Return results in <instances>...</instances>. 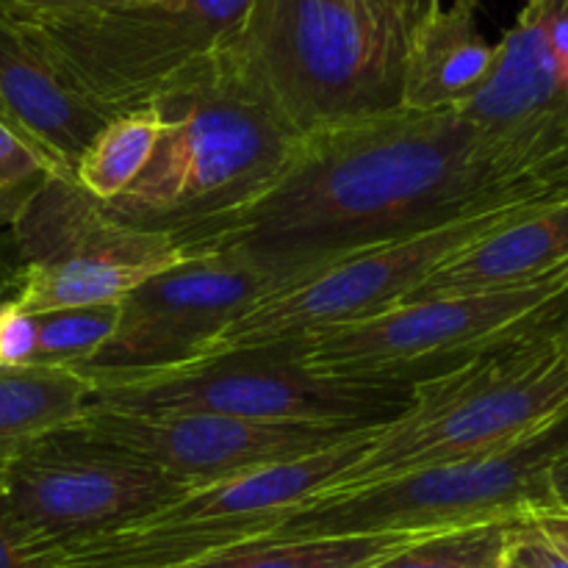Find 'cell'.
<instances>
[{
  "mask_svg": "<svg viewBox=\"0 0 568 568\" xmlns=\"http://www.w3.org/2000/svg\"><path fill=\"white\" fill-rule=\"evenodd\" d=\"M544 192H568V172L519 170L458 109L399 105L300 136L264 194L178 244L236 253L283 286L355 250Z\"/></svg>",
  "mask_w": 568,
  "mask_h": 568,
  "instance_id": "cell-1",
  "label": "cell"
},
{
  "mask_svg": "<svg viewBox=\"0 0 568 568\" xmlns=\"http://www.w3.org/2000/svg\"><path fill=\"white\" fill-rule=\"evenodd\" d=\"M164 131L142 175L105 209L175 242L236 214L281 178L300 133L216 55L155 100Z\"/></svg>",
  "mask_w": 568,
  "mask_h": 568,
  "instance_id": "cell-2",
  "label": "cell"
},
{
  "mask_svg": "<svg viewBox=\"0 0 568 568\" xmlns=\"http://www.w3.org/2000/svg\"><path fill=\"white\" fill-rule=\"evenodd\" d=\"M222 53L300 136L403 105L408 33L366 0H253Z\"/></svg>",
  "mask_w": 568,
  "mask_h": 568,
  "instance_id": "cell-3",
  "label": "cell"
},
{
  "mask_svg": "<svg viewBox=\"0 0 568 568\" xmlns=\"http://www.w3.org/2000/svg\"><path fill=\"white\" fill-rule=\"evenodd\" d=\"M568 261L519 286L394 305L369 320L297 344L320 375L414 388L527 344H564Z\"/></svg>",
  "mask_w": 568,
  "mask_h": 568,
  "instance_id": "cell-4",
  "label": "cell"
},
{
  "mask_svg": "<svg viewBox=\"0 0 568 568\" xmlns=\"http://www.w3.org/2000/svg\"><path fill=\"white\" fill-rule=\"evenodd\" d=\"M568 455V410L516 442L471 458L403 471L372 486L316 494L255 541L444 532L497 519H525L560 505L552 471Z\"/></svg>",
  "mask_w": 568,
  "mask_h": 568,
  "instance_id": "cell-5",
  "label": "cell"
},
{
  "mask_svg": "<svg viewBox=\"0 0 568 568\" xmlns=\"http://www.w3.org/2000/svg\"><path fill=\"white\" fill-rule=\"evenodd\" d=\"M410 408L383 425L364 458L322 494L372 486L422 466L471 458L568 410V353L527 344L410 388Z\"/></svg>",
  "mask_w": 568,
  "mask_h": 568,
  "instance_id": "cell-6",
  "label": "cell"
},
{
  "mask_svg": "<svg viewBox=\"0 0 568 568\" xmlns=\"http://www.w3.org/2000/svg\"><path fill=\"white\" fill-rule=\"evenodd\" d=\"M253 0H116L11 22L111 116L144 109L209 67Z\"/></svg>",
  "mask_w": 568,
  "mask_h": 568,
  "instance_id": "cell-7",
  "label": "cell"
},
{
  "mask_svg": "<svg viewBox=\"0 0 568 568\" xmlns=\"http://www.w3.org/2000/svg\"><path fill=\"white\" fill-rule=\"evenodd\" d=\"M408 388L320 375L297 344L205 355L172 369L92 383L89 405L133 414H216L266 425L381 427L410 408Z\"/></svg>",
  "mask_w": 568,
  "mask_h": 568,
  "instance_id": "cell-8",
  "label": "cell"
},
{
  "mask_svg": "<svg viewBox=\"0 0 568 568\" xmlns=\"http://www.w3.org/2000/svg\"><path fill=\"white\" fill-rule=\"evenodd\" d=\"M566 197L568 192H544L486 205L444 225L372 244L316 266L264 294L247 314L216 336L200 358L266 344H303L322 333L383 314L405 303L438 266L477 239Z\"/></svg>",
  "mask_w": 568,
  "mask_h": 568,
  "instance_id": "cell-9",
  "label": "cell"
},
{
  "mask_svg": "<svg viewBox=\"0 0 568 568\" xmlns=\"http://www.w3.org/2000/svg\"><path fill=\"white\" fill-rule=\"evenodd\" d=\"M381 427L305 458L266 466L214 486L189 488L133 525L67 549L59 555V566L178 568L255 541L358 464Z\"/></svg>",
  "mask_w": 568,
  "mask_h": 568,
  "instance_id": "cell-10",
  "label": "cell"
},
{
  "mask_svg": "<svg viewBox=\"0 0 568 568\" xmlns=\"http://www.w3.org/2000/svg\"><path fill=\"white\" fill-rule=\"evenodd\" d=\"M9 231L22 261L11 300L26 314L120 305L144 281L197 255L166 233L116 220L72 175H50Z\"/></svg>",
  "mask_w": 568,
  "mask_h": 568,
  "instance_id": "cell-11",
  "label": "cell"
},
{
  "mask_svg": "<svg viewBox=\"0 0 568 568\" xmlns=\"http://www.w3.org/2000/svg\"><path fill=\"white\" fill-rule=\"evenodd\" d=\"M183 491L150 466L59 430L0 469V525L61 555L133 525Z\"/></svg>",
  "mask_w": 568,
  "mask_h": 568,
  "instance_id": "cell-12",
  "label": "cell"
},
{
  "mask_svg": "<svg viewBox=\"0 0 568 568\" xmlns=\"http://www.w3.org/2000/svg\"><path fill=\"white\" fill-rule=\"evenodd\" d=\"M277 286L272 272L236 253L189 255L122 300L114 336L78 375L89 383L122 381L197 361Z\"/></svg>",
  "mask_w": 568,
  "mask_h": 568,
  "instance_id": "cell-13",
  "label": "cell"
},
{
  "mask_svg": "<svg viewBox=\"0 0 568 568\" xmlns=\"http://www.w3.org/2000/svg\"><path fill=\"white\" fill-rule=\"evenodd\" d=\"M64 430L89 447L150 466L189 491L322 453L372 427L266 425L216 414H133L87 405Z\"/></svg>",
  "mask_w": 568,
  "mask_h": 568,
  "instance_id": "cell-14",
  "label": "cell"
},
{
  "mask_svg": "<svg viewBox=\"0 0 568 568\" xmlns=\"http://www.w3.org/2000/svg\"><path fill=\"white\" fill-rule=\"evenodd\" d=\"M0 120L64 175L111 120L31 37L0 20Z\"/></svg>",
  "mask_w": 568,
  "mask_h": 568,
  "instance_id": "cell-15",
  "label": "cell"
},
{
  "mask_svg": "<svg viewBox=\"0 0 568 568\" xmlns=\"http://www.w3.org/2000/svg\"><path fill=\"white\" fill-rule=\"evenodd\" d=\"M568 261V197L530 211L477 239L438 266L405 303L519 286ZM403 305V303H399Z\"/></svg>",
  "mask_w": 568,
  "mask_h": 568,
  "instance_id": "cell-16",
  "label": "cell"
},
{
  "mask_svg": "<svg viewBox=\"0 0 568 568\" xmlns=\"http://www.w3.org/2000/svg\"><path fill=\"white\" fill-rule=\"evenodd\" d=\"M477 11L480 0H455L410 33L403 83L405 109H460L483 87L497 59V44L483 37Z\"/></svg>",
  "mask_w": 568,
  "mask_h": 568,
  "instance_id": "cell-17",
  "label": "cell"
},
{
  "mask_svg": "<svg viewBox=\"0 0 568 568\" xmlns=\"http://www.w3.org/2000/svg\"><path fill=\"white\" fill-rule=\"evenodd\" d=\"M92 383L70 369H0V469L42 438L78 422Z\"/></svg>",
  "mask_w": 568,
  "mask_h": 568,
  "instance_id": "cell-18",
  "label": "cell"
},
{
  "mask_svg": "<svg viewBox=\"0 0 568 568\" xmlns=\"http://www.w3.org/2000/svg\"><path fill=\"white\" fill-rule=\"evenodd\" d=\"M427 532L308 538V541H250L205 555L178 568H366L408 547Z\"/></svg>",
  "mask_w": 568,
  "mask_h": 568,
  "instance_id": "cell-19",
  "label": "cell"
},
{
  "mask_svg": "<svg viewBox=\"0 0 568 568\" xmlns=\"http://www.w3.org/2000/svg\"><path fill=\"white\" fill-rule=\"evenodd\" d=\"M161 131H164V116L159 105H144L111 116L81 153L72 178L89 197L103 205L111 203L142 175Z\"/></svg>",
  "mask_w": 568,
  "mask_h": 568,
  "instance_id": "cell-20",
  "label": "cell"
},
{
  "mask_svg": "<svg viewBox=\"0 0 568 568\" xmlns=\"http://www.w3.org/2000/svg\"><path fill=\"white\" fill-rule=\"evenodd\" d=\"M525 519H497L427 532L366 568H499L508 560L516 527Z\"/></svg>",
  "mask_w": 568,
  "mask_h": 568,
  "instance_id": "cell-21",
  "label": "cell"
},
{
  "mask_svg": "<svg viewBox=\"0 0 568 568\" xmlns=\"http://www.w3.org/2000/svg\"><path fill=\"white\" fill-rule=\"evenodd\" d=\"M116 322H120V305L37 314V349H33L31 366L70 372L83 369L114 336Z\"/></svg>",
  "mask_w": 568,
  "mask_h": 568,
  "instance_id": "cell-22",
  "label": "cell"
},
{
  "mask_svg": "<svg viewBox=\"0 0 568 568\" xmlns=\"http://www.w3.org/2000/svg\"><path fill=\"white\" fill-rule=\"evenodd\" d=\"M50 175H64L26 136L0 120V225L11 227Z\"/></svg>",
  "mask_w": 568,
  "mask_h": 568,
  "instance_id": "cell-23",
  "label": "cell"
},
{
  "mask_svg": "<svg viewBox=\"0 0 568 568\" xmlns=\"http://www.w3.org/2000/svg\"><path fill=\"white\" fill-rule=\"evenodd\" d=\"M37 349V314H26L14 300L0 303V369L31 366Z\"/></svg>",
  "mask_w": 568,
  "mask_h": 568,
  "instance_id": "cell-24",
  "label": "cell"
},
{
  "mask_svg": "<svg viewBox=\"0 0 568 568\" xmlns=\"http://www.w3.org/2000/svg\"><path fill=\"white\" fill-rule=\"evenodd\" d=\"M510 560H516L525 568H568V558L560 555L527 516L519 527H516L514 544H510Z\"/></svg>",
  "mask_w": 568,
  "mask_h": 568,
  "instance_id": "cell-25",
  "label": "cell"
},
{
  "mask_svg": "<svg viewBox=\"0 0 568 568\" xmlns=\"http://www.w3.org/2000/svg\"><path fill=\"white\" fill-rule=\"evenodd\" d=\"M116 3V0H0V20L26 22L39 17L72 14V11L98 9V6Z\"/></svg>",
  "mask_w": 568,
  "mask_h": 568,
  "instance_id": "cell-26",
  "label": "cell"
},
{
  "mask_svg": "<svg viewBox=\"0 0 568 568\" xmlns=\"http://www.w3.org/2000/svg\"><path fill=\"white\" fill-rule=\"evenodd\" d=\"M0 568H61V566H59V552H50V549L37 547V544L26 541V538L17 536V532L9 530L6 525H0Z\"/></svg>",
  "mask_w": 568,
  "mask_h": 568,
  "instance_id": "cell-27",
  "label": "cell"
},
{
  "mask_svg": "<svg viewBox=\"0 0 568 568\" xmlns=\"http://www.w3.org/2000/svg\"><path fill=\"white\" fill-rule=\"evenodd\" d=\"M366 3L381 9L383 14L392 17L394 22H399L403 31L408 33V39L427 17H433L442 9V0H366Z\"/></svg>",
  "mask_w": 568,
  "mask_h": 568,
  "instance_id": "cell-28",
  "label": "cell"
},
{
  "mask_svg": "<svg viewBox=\"0 0 568 568\" xmlns=\"http://www.w3.org/2000/svg\"><path fill=\"white\" fill-rule=\"evenodd\" d=\"M530 521L560 555L568 558V505H552V508L538 510L530 516Z\"/></svg>",
  "mask_w": 568,
  "mask_h": 568,
  "instance_id": "cell-29",
  "label": "cell"
},
{
  "mask_svg": "<svg viewBox=\"0 0 568 568\" xmlns=\"http://www.w3.org/2000/svg\"><path fill=\"white\" fill-rule=\"evenodd\" d=\"M20 266L22 261H20V253H17L14 236H11L9 227L0 225V303L14 294Z\"/></svg>",
  "mask_w": 568,
  "mask_h": 568,
  "instance_id": "cell-30",
  "label": "cell"
},
{
  "mask_svg": "<svg viewBox=\"0 0 568 568\" xmlns=\"http://www.w3.org/2000/svg\"><path fill=\"white\" fill-rule=\"evenodd\" d=\"M552 491H555V499H558L560 505H568V455L564 460H560L558 466H555Z\"/></svg>",
  "mask_w": 568,
  "mask_h": 568,
  "instance_id": "cell-31",
  "label": "cell"
},
{
  "mask_svg": "<svg viewBox=\"0 0 568 568\" xmlns=\"http://www.w3.org/2000/svg\"><path fill=\"white\" fill-rule=\"evenodd\" d=\"M499 568H525V566H519V564H516V560H505V564L503 566H499Z\"/></svg>",
  "mask_w": 568,
  "mask_h": 568,
  "instance_id": "cell-32",
  "label": "cell"
},
{
  "mask_svg": "<svg viewBox=\"0 0 568 568\" xmlns=\"http://www.w3.org/2000/svg\"><path fill=\"white\" fill-rule=\"evenodd\" d=\"M560 347H564L566 353H568V333H566V338H564V344H560Z\"/></svg>",
  "mask_w": 568,
  "mask_h": 568,
  "instance_id": "cell-33",
  "label": "cell"
}]
</instances>
